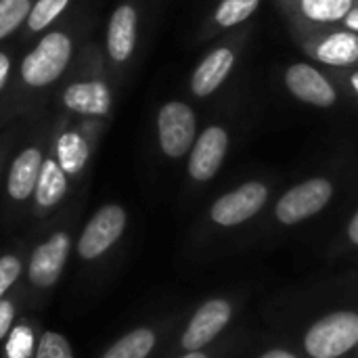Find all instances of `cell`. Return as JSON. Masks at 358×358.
<instances>
[{"label":"cell","mask_w":358,"mask_h":358,"mask_svg":"<svg viewBox=\"0 0 358 358\" xmlns=\"http://www.w3.org/2000/svg\"><path fill=\"white\" fill-rule=\"evenodd\" d=\"M73 245V218H69V222L55 227L27 252L23 283L19 285L27 308L44 304L55 292Z\"/></svg>","instance_id":"6da1fadb"},{"label":"cell","mask_w":358,"mask_h":358,"mask_svg":"<svg viewBox=\"0 0 358 358\" xmlns=\"http://www.w3.org/2000/svg\"><path fill=\"white\" fill-rule=\"evenodd\" d=\"M294 40L308 59L329 69L358 67V34L338 25H289Z\"/></svg>","instance_id":"7a4b0ae2"},{"label":"cell","mask_w":358,"mask_h":358,"mask_svg":"<svg viewBox=\"0 0 358 358\" xmlns=\"http://www.w3.org/2000/svg\"><path fill=\"white\" fill-rule=\"evenodd\" d=\"M250 36V27H241L235 34H229L224 40H220L214 48H210L203 59L197 63V67L191 73L189 88L193 96L208 99L216 94L231 78V73L237 67V61L241 57L243 44Z\"/></svg>","instance_id":"3957f363"},{"label":"cell","mask_w":358,"mask_h":358,"mask_svg":"<svg viewBox=\"0 0 358 358\" xmlns=\"http://www.w3.org/2000/svg\"><path fill=\"white\" fill-rule=\"evenodd\" d=\"M128 227V212L120 203L101 206L82 227L76 239V256L80 262L92 264L105 258L124 237Z\"/></svg>","instance_id":"277c9868"},{"label":"cell","mask_w":358,"mask_h":358,"mask_svg":"<svg viewBox=\"0 0 358 358\" xmlns=\"http://www.w3.org/2000/svg\"><path fill=\"white\" fill-rule=\"evenodd\" d=\"M358 346V313L340 310L319 319L304 336V350L313 358H340Z\"/></svg>","instance_id":"5b68a950"},{"label":"cell","mask_w":358,"mask_h":358,"mask_svg":"<svg viewBox=\"0 0 358 358\" xmlns=\"http://www.w3.org/2000/svg\"><path fill=\"white\" fill-rule=\"evenodd\" d=\"M197 138V115L185 101H168L157 113L159 149L170 159H180L191 153Z\"/></svg>","instance_id":"8992f818"},{"label":"cell","mask_w":358,"mask_h":358,"mask_svg":"<svg viewBox=\"0 0 358 358\" xmlns=\"http://www.w3.org/2000/svg\"><path fill=\"white\" fill-rule=\"evenodd\" d=\"M283 86L300 103H306L319 109H329L338 105L340 101V90L334 78L325 73L323 69H319L317 65L306 63V61H298L285 67Z\"/></svg>","instance_id":"52a82bcc"},{"label":"cell","mask_w":358,"mask_h":358,"mask_svg":"<svg viewBox=\"0 0 358 358\" xmlns=\"http://www.w3.org/2000/svg\"><path fill=\"white\" fill-rule=\"evenodd\" d=\"M71 57V40L61 31L46 34L40 44L23 59L21 76L29 86H46L55 82L67 67Z\"/></svg>","instance_id":"ba28073f"},{"label":"cell","mask_w":358,"mask_h":358,"mask_svg":"<svg viewBox=\"0 0 358 358\" xmlns=\"http://www.w3.org/2000/svg\"><path fill=\"white\" fill-rule=\"evenodd\" d=\"M331 197H334L331 180L323 176L308 178L283 193V197L275 206V216L281 224H298L325 210Z\"/></svg>","instance_id":"9c48e42d"},{"label":"cell","mask_w":358,"mask_h":358,"mask_svg":"<svg viewBox=\"0 0 358 358\" xmlns=\"http://www.w3.org/2000/svg\"><path fill=\"white\" fill-rule=\"evenodd\" d=\"M44 155L40 147H25L10 164L8 176H6V203L10 210V216L6 224H13L19 220L17 212L25 208L34 199L36 182L44 164Z\"/></svg>","instance_id":"30bf717a"},{"label":"cell","mask_w":358,"mask_h":358,"mask_svg":"<svg viewBox=\"0 0 358 358\" xmlns=\"http://www.w3.org/2000/svg\"><path fill=\"white\" fill-rule=\"evenodd\" d=\"M268 201V187L260 180L243 182L214 201L210 216L220 227H237L254 218Z\"/></svg>","instance_id":"8fae6325"},{"label":"cell","mask_w":358,"mask_h":358,"mask_svg":"<svg viewBox=\"0 0 358 358\" xmlns=\"http://www.w3.org/2000/svg\"><path fill=\"white\" fill-rule=\"evenodd\" d=\"M231 317H233V306L229 300L214 298V300L203 302L197 308V313L191 317L180 338V346L187 352H197L206 348L224 331V327L231 323Z\"/></svg>","instance_id":"7c38bea8"},{"label":"cell","mask_w":358,"mask_h":358,"mask_svg":"<svg viewBox=\"0 0 358 358\" xmlns=\"http://www.w3.org/2000/svg\"><path fill=\"white\" fill-rule=\"evenodd\" d=\"M229 153V130L222 124L208 126L197 138L191 149V157L187 164L189 176L195 182L212 180L224 164Z\"/></svg>","instance_id":"4fadbf2b"},{"label":"cell","mask_w":358,"mask_h":358,"mask_svg":"<svg viewBox=\"0 0 358 358\" xmlns=\"http://www.w3.org/2000/svg\"><path fill=\"white\" fill-rule=\"evenodd\" d=\"M289 25H340L355 8L358 0H275Z\"/></svg>","instance_id":"5bb4252c"},{"label":"cell","mask_w":358,"mask_h":358,"mask_svg":"<svg viewBox=\"0 0 358 358\" xmlns=\"http://www.w3.org/2000/svg\"><path fill=\"white\" fill-rule=\"evenodd\" d=\"M69 193V178L57 164V159L46 157L36 182L34 199H31V218L46 220L50 214L65 201Z\"/></svg>","instance_id":"9a60e30c"},{"label":"cell","mask_w":358,"mask_h":358,"mask_svg":"<svg viewBox=\"0 0 358 358\" xmlns=\"http://www.w3.org/2000/svg\"><path fill=\"white\" fill-rule=\"evenodd\" d=\"M136 25L138 13L132 4H122L113 10L107 29V50L115 63H124L130 59L136 46Z\"/></svg>","instance_id":"2e32d148"},{"label":"cell","mask_w":358,"mask_h":358,"mask_svg":"<svg viewBox=\"0 0 358 358\" xmlns=\"http://www.w3.org/2000/svg\"><path fill=\"white\" fill-rule=\"evenodd\" d=\"M260 4L262 0H218L206 21L203 36L212 38L222 31L243 27L256 15Z\"/></svg>","instance_id":"e0dca14e"},{"label":"cell","mask_w":358,"mask_h":358,"mask_svg":"<svg viewBox=\"0 0 358 358\" xmlns=\"http://www.w3.org/2000/svg\"><path fill=\"white\" fill-rule=\"evenodd\" d=\"M67 109L88 115H105L111 109V92L103 82H78L63 92Z\"/></svg>","instance_id":"ac0fdd59"},{"label":"cell","mask_w":358,"mask_h":358,"mask_svg":"<svg viewBox=\"0 0 358 358\" xmlns=\"http://www.w3.org/2000/svg\"><path fill=\"white\" fill-rule=\"evenodd\" d=\"M157 346V331L153 327H134L117 338L99 358H149Z\"/></svg>","instance_id":"d6986e66"},{"label":"cell","mask_w":358,"mask_h":358,"mask_svg":"<svg viewBox=\"0 0 358 358\" xmlns=\"http://www.w3.org/2000/svg\"><path fill=\"white\" fill-rule=\"evenodd\" d=\"M55 153H57V164L61 166V170L67 174V178H76L84 172L88 157H90V147L86 143V138L80 132H63L57 138L55 145Z\"/></svg>","instance_id":"ffe728a7"},{"label":"cell","mask_w":358,"mask_h":358,"mask_svg":"<svg viewBox=\"0 0 358 358\" xmlns=\"http://www.w3.org/2000/svg\"><path fill=\"white\" fill-rule=\"evenodd\" d=\"M25 260H27V252L23 243H19L17 248L13 245L10 250L0 254V300H4L15 289H19L25 271Z\"/></svg>","instance_id":"44dd1931"},{"label":"cell","mask_w":358,"mask_h":358,"mask_svg":"<svg viewBox=\"0 0 358 358\" xmlns=\"http://www.w3.org/2000/svg\"><path fill=\"white\" fill-rule=\"evenodd\" d=\"M34 358H76V352L63 334L46 329L34 346Z\"/></svg>","instance_id":"7402d4cb"},{"label":"cell","mask_w":358,"mask_h":358,"mask_svg":"<svg viewBox=\"0 0 358 358\" xmlns=\"http://www.w3.org/2000/svg\"><path fill=\"white\" fill-rule=\"evenodd\" d=\"M29 10V0H0V38L15 31Z\"/></svg>","instance_id":"603a6c76"},{"label":"cell","mask_w":358,"mask_h":358,"mask_svg":"<svg viewBox=\"0 0 358 358\" xmlns=\"http://www.w3.org/2000/svg\"><path fill=\"white\" fill-rule=\"evenodd\" d=\"M69 0H38L34 4V8L29 10V17H27V25L31 31H40L44 27H48L50 21H55L61 10H65Z\"/></svg>","instance_id":"cb8c5ba5"},{"label":"cell","mask_w":358,"mask_h":358,"mask_svg":"<svg viewBox=\"0 0 358 358\" xmlns=\"http://www.w3.org/2000/svg\"><path fill=\"white\" fill-rule=\"evenodd\" d=\"M21 304H23L21 289H15L10 296H6L4 300H0V344L10 336Z\"/></svg>","instance_id":"d4e9b609"},{"label":"cell","mask_w":358,"mask_h":358,"mask_svg":"<svg viewBox=\"0 0 358 358\" xmlns=\"http://www.w3.org/2000/svg\"><path fill=\"white\" fill-rule=\"evenodd\" d=\"M10 342L6 344V355L8 358H27L31 355V346H36L31 342V331L27 327H19L15 331H10Z\"/></svg>","instance_id":"484cf974"},{"label":"cell","mask_w":358,"mask_h":358,"mask_svg":"<svg viewBox=\"0 0 358 358\" xmlns=\"http://www.w3.org/2000/svg\"><path fill=\"white\" fill-rule=\"evenodd\" d=\"M329 76L334 78V82L344 86L350 94H355L358 99V67H355V69H331Z\"/></svg>","instance_id":"4316f807"},{"label":"cell","mask_w":358,"mask_h":358,"mask_svg":"<svg viewBox=\"0 0 358 358\" xmlns=\"http://www.w3.org/2000/svg\"><path fill=\"white\" fill-rule=\"evenodd\" d=\"M338 27H344V29H348V31H355V34H358V6L338 25Z\"/></svg>","instance_id":"83f0119b"},{"label":"cell","mask_w":358,"mask_h":358,"mask_svg":"<svg viewBox=\"0 0 358 358\" xmlns=\"http://www.w3.org/2000/svg\"><path fill=\"white\" fill-rule=\"evenodd\" d=\"M8 69H10V63H8V57L4 52H0V90L4 88V82H6V76H8Z\"/></svg>","instance_id":"f1b7e54d"},{"label":"cell","mask_w":358,"mask_h":358,"mask_svg":"<svg viewBox=\"0 0 358 358\" xmlns=\"http://www.w3.org/2000/svg\"><path fill=\"white\" fill-rule=\"evenodd\" d=\"M348 237L355 245H358V212L352 216V220L348 224Z\"/></svg>","instance_id":"f546056e"},{"label":"cell","mask_w":358,"mask_h":358,"mask_svg":"<svg viewBox=\"0 0 358 358\" xmlns=\"http://www.w3.org/2000/svg\"><path fill=\"white\" fill-rule=\"evenodd\" d=\"M260 358H298L294 357L292 352H287V350H281V348H275V350H268V352H264Z\"/></svg>","instance_id":"4dcf8cb0"},{"label":"cell","mask_w":358,"mask_h":358,"mask_svg":"<svg viewBox=\"0 0 358 358\" xmlns=\"http://www.w3.org/2000/svg\"><path fill=\"white\" fill-rule=\"evenodd\" d=\"M178 358H208V355L201 352V350H197V352H187V355H182V357Z\"/></svg>","instance_id":"1f68e13d"}]
</instances>
